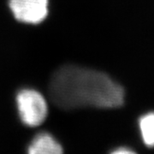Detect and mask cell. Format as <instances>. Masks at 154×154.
<instances>
[{"label":"cell","mask_w":154,"mask_h":154,"mask_svg":"<svg viewBox=\"0 0 154 154\" xmlns=\"http://www.w3.org/2000/svg\"><path fill=\"white\" fill-rule=\"evenodd\" d=\"M49 95L63 110L113 109L123 105L124 90L103 72L76 65H64L52 75Z\"/></svg>","instance_id":"obj_1"},{"label":"cell","mask_w":154,"mask_h":154,"mask_svg":"<svg viewBox=\"0 0 154 154\" xmlns=\"http://www.w3.org/2000/svg\"><path fill=\"white\" fill-rule=\"evenodd\" d=\"M17 109L22 122L28 127L43 123L48 113V105L44 96L33 89H22L17 96Z\"/></svg>","instance_id":"obj_2"},{"label":"cell","mask_w":154,"mask_h":154,"mask_svg":"<svg viewBox=\"0 0 154 154\" xmlns=\"http://www.w3.org/2000/svg\"><path fill=\"white\" fill-rule=\"evenodd\" d=\"M9 5L17 21L38 24L48 15V0H10Z\"/></svg>","instance_id":"obj_3"},{"label":"cell","mask_w":154,"mask_h":154,"mask_svg":"<svg viewBox=\"0 0 154 154\" xmlns=\"http://www.w3.org/2000/svg\"><path fill=\"white\" fill-rule=\"evenodd\" d=\"M63 150L55 138L48 133H39L28 147L30 154H61Z\"/></svg>","instance_id":"obj_4"},{"label":"cell","mask_w":154,"mask_h":154,"mask_svg":"<svg viewBox=\"0 0 154 154\" xmlns=\"http://www.w3.org/2000/svg\"><path fill=\"white\" fill-rule=\"evenodd\" d=\"M139 127L144 143L149 147L154 146V113L142 116L139 121Z\"/></svg>","instance_id":"obj_5"},{"label":"cell","mask_w":154,"mask_h":154,"mask_svg":"<svg viewBox=\"0 0 154 154\" xmlns=\"http://www.w3.org/2000/svg\"><path fill=\"white\" fill-rule=\"evenodd\" d=\"M114 153L121 154V153H133L134 151L131 149L126 148V147H121V148H117L113 152Z\"/></svg>","instance_id":"obj_6"}]
</instances>
